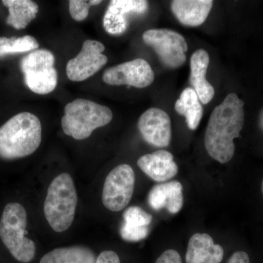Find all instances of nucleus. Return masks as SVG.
<instances>
[{"label":"nucleus","mask_w":263,"mask_h":263,"mask_svg":"<svg viewBox=\"0 0 263 263\" xmlns=\"http://www.w3.org/2000/svg\"><path fill=\"white\" fill-rule=\"evenodd\" d=\"M39 47L37 40L30 35L21 37H0V58L7 55L24 53Z\"/></svg>","instance_id":"nucleus-21"},{"label":"nucleus","mask_w":263,"mask_h":263,"mask_svg":"<svg viewBox=\"0 0 263 263\" xmlns=\"http://www.w3.org/2000/svg\"><path fill=\"white\" fill-rule=\"evenodd\" d=\"M96 263H121L118 254L114 251H104L97 258Z\"/></svg>","instance_id":"nucleus-26"},{"label":"nucleus","mask_w":263,"mask_h":263,"mask_svg":"<svg viewBox=\"0 0 263 263\" xmlns=\"http://www.w3.org/2000/svg\"><path fill=\"white\" fill-rule=\"evenodd\" d=\"M138 166L151 179L157 182L173 179L179 171L174 156L166 150L156 151L142 156L138 159Z\"/></svg>","instance_id":"nucleus-13"},{"label":"nucleus","mask_w":263,"mask_h":263,"mask_svg":"<svg viewBox=\"0 0 263 263\" xmlns=\"http://www.w3.org/2000/svg\"><path fill=\"white\" fill-rule=\"evenodd\" d=\"M78 196L73 179L67 173L57 176L48 189L44 214L50 227L62 233L72 226L75 218Z\"/></svg>","instance_id":"nucleus-4"},{"label":"nucleus","mask_w":263,"mask_h":263,"mask_svg":"<svg viewBox=\"0 0 263 263\" xmlns=\"http://www.w3.org/2000/svg\"><path fill=\"white\" fill-rule=\"evenodd\" d=\"M3 4L9 10L7 24L16 29L26 28L39 11L38 5L31 0H4Z\"/></svg>","instance_id":"nucleus-20"},{"label":"nucleus","mask_w":263,"mask_h":263,"mask_svg":"<svg viewBox=\"0 0 263 263\" xmlns=\"http://www.w3.org/2000/svg\"><path fill=\"white\" fill-rule=\"evenodd\" d=\"M245 103L230 93L216 106L209 118L205 133L209 155L221 164L230 162L235 154V138L240 136L245 124Z\"/></svg>","instance_id":"nucleus-1"},{"label":"nucleus","mask_w":263,"mask_h":263,"mask_svg":"<svg viewBox=\"0 0 263 263\" xmlns=\"http://www.w3.org/2000/svg\"><path fill=\"white\" fill-rule=\"evenodd\" d=\"M148 202L155 211L166 209L172 214L179 213L183 205L182 184L177 181L155 185L148 195Z\"/></svg>","instance_id":"nucleus-14"},{"label":"nucleus","mask_w":263,"mask_h":263,"mask_svg":"<svg viewBox=\"0 0 263 263\" xmlns=\"http://www.w3.org/2000/svg\"><path fill=\"white\" fill-rule=\"evenodd\" d=\"M175 110L186 118V124L192 130L197 129L203 115V108L198 96L195 90L190 87L181 92L179 100L175 104Z\"/></svg>","instance_id":"nucleus-19"},{"label":"nucleus","mask_w":263,"mask_h":263,"mask_svg":"<svg viewBox=\"0 0 263 263\" xmlns=\"http://www.w3.org/2000/svg\"><path fill=\"white\" fill-rule=\"evenodd\" d=\"M210 57L206 51L198 49L194 52L190 60L191 73L190 83L198 96L200 103L208 104L215 95L214 86L206 80V72Z\"/></svg>","instance_id":"nucleus-15"},{"label":"nucleus","mask_w":263,"mask_h":263,"mask_svg":"<svg viewBox=\"0 0 263 263\" xmlns=\"http://www.w3.org/2000/svg\"><path fill=\"white\" fill-rule=\"evenodd\" d=\"M138 127L143 140L152 146L165 148L171 143V118L162 109H148L140 117Z\"/></svg>","instance_id":"nucleus-11"},{"label":"nucleus","mask_w":263,"mask_h":263,"mask_svg":"<svg viewBox=\"0 0 263 263\" xmlns=\"http://www.w3.org/2000/svg\"><path fill=\"white\" fill-rule=\"evenodd\" d=\"M143 40L155 50L164 67L178 68L186 62L188 45L179 33L168 29H152L143 33Z\"/></svg>","instance_id":"nucleus-7"},{"label":"nucleus","mask_w":263,"mask_h":263,"mask_svg":"<svg viewBox=\"0 0 263 263\" xmlns=\"http://www.w3.org/2000/svg\"><path fill=\"white\" fill-rule=\"evenodd\" d=\"M100 0H71L69 2V10L71 17L77 22H82L87 18L90 7L100 4Z\"/></svg>","instance_id":"nucleus-23"},{"label":"nucleus","mask_w":263,"mask_h":263,"mask_svg":"<svg viewBox=\"0 0 263 263\" xmlns=\"http://www.w3.org/2000/svg\"><path fill=\"white\" fill-rule=\"evenodd\" d=\"M149 233L148 227H136L123 223L120 228V235L123 240L138 242L145 239Z\"/></svg>","instance_id":"nucleus-24"},{"label":"nucleus","mask_w":263,"mask_h":263,"mask_svg":"<svg viewBox=\"0 0 263 263\" xmlns=\"http://www.w3.org/2000/svg\"><path fill=\"white\" fill-rule=\"evenodd\" d=\"M94 251L84 246L53 249L45 254L40 263H96Z\"/></svg>","instance_id":"nucleus-18"},{"label":"nucleus","mask_w":263,"mask_h":263,"mask_svg":"<svg viewBox=\"0 0 263 263\" xmlns=\"http://www.w3.org/2000/svg\"><path fill=\"white\" fill-rule=\"evenodd\" d=\"M262 195H263V180H262Z\"/></svg>","instance_id":"nucleus-28"},{"label":"nucleus","mask_w":263,"mask_h":263,"mask_svg":"<svg viewBox=\"0 0 263 263\" xmlns=\"http://www.w3.org/2000/svg\"><path fill=\"white\" fill-rule=\"evenodd\" d=\"M148 8L144 0H112L104 15V29L112 35H120L127 30V15L143 14Z\"/></svg>","instance_id":"nucleus-12"},{"label":"nucleus","mask_w":263,"mask_h":263,"mask_svg":"<svg viewBox=\"0 0 263 263\" xmlns=\"http://www.w3.org/2000/svg\"><path fill=\"white\" fill-rule=\"evenodd\" d=\"M155 263H182V260L177 251L167 249L161 254Z\"/></svg>","instance_id":"nucleus-25"},{"label":"nucleus","mask_w":263,"mask_h":263,"mask_svg":"<svg viewBox=\"0 0 263 263\" xmlns=\"http://www.w3.org/2000/svg\"><path fill=\"white\" fill-rule=\"evenodd\" d=\"M136 176L130 165L122 164L112 170L104 183L102 200L111 212H120L127 206L134 193Z\"/></svg>","instance_id":"nucleus-8"},{"label":"nucleus","mask_w":263,"mask_h":263,"mask_svg":"<svg viewBox=\"0 0 263 263\" xmlns=\"http://www.w3.org/2000/svg\"><path fill=\"white\" fill-rule=\"evenodd\" d=\"M213 3L212 0H174L171 10L180 23L187 27H199L206 20Z\"/></svg>","instance_id":"nucleus-17"},{"label":"nucleus","mask_w":263,"mask_h":263,"mask_svg":"<svg viewBox=\"0 0 263 263\" xmlns=\"http://www.w3.org/2000/svg\"><path fill=\"white\" fill-rule=\"evenodd\" d=\"M42 141V126L34 114H16L0 127V160L25 158L37 151Z\"/></svg>","instance_id":"nucleus-2"},{"label":"nucleus","mask_w":263,"mask_h":263,"mask_svg":"<svg viewBox=\"0 0 263 263\" xmlns=\"http://www.w3.org/2000/svg\"><path fill=\"white\" fill-rule=\"evenodd\" d=\"M124 222L129 226L148 227L152 221V216L138 206H131L123 214Z\"/></svg>","instance_id":"nucleus-22"},{"label":"nucleus","mask_w":263,"mask_h":263,"mask_svg":"<svg viewBox=\"0 0 263 263\" xmlns=\"http://www.w3.org/2000/svg\"><path fill=\"white\" fill-rule=\"evenodd\" d=\"M223 257L222 247L215 245L206 233H195L189 240L186 263H220Z\"/></svg>","instance_id":"nucleus-16"},{"label":"nucleus","mask_w":263,"mask_h":263,"mask_svg":"<svg viewBox=\"0 0 263 263\" xmlns=\"http://www.w3.org/2000/svg\"><path fill=\"white\" fill-rule=\"evenodd\" d=\"M228 263H250L248 254L238 251L230 257Z\"/></svg>","instance_id":"nucleus-27"},{"label":"nucleus","mask_w":263,"mask_h":263,"mask_svg":"<svg viewBox=\"0 0 263 263\" xmlns=\"http://www.w3.org/2000/svg\"><path fill=\"white\" fill-rule=\"evenodd\" d=\"M105 49L103 43L86 40L79 54L67 62L66 73L68 79L80 82L97 73L108 62V58L103 54Z\"/></svg>","instance_id":"nucleus-9"},{"label":"nucleus","mask_w":263,"mask_h":263,"mask_svg":"<svg viewBox=\"0 0 263 263\" xmlns=\"http://www.w3.org/2000/svg\"><path fill=\"white\" fill-rule=\"evenodd\" d=\"M55 58L46 49L35 50L21 61L24 81L33 92L47 95L56 89L58 73L54 67Z\"/></svg>","instance_id":"nucleus-6"},{"label":"nucleus","mask_w":263,"mask_h":263,"mask_svg":"<svg viewBox=\"0 0 263 263\" xmlns=\"http://www.w3.org/2000/svg\"><path fill=\"white\" fill-rule=\"evenodd\" d=\"M155 78L149 64L143 59H136L107 69L104 72L103 80L112 86L128 85L141 89L150 86Z\"/></svg>","instance_id":"nucleus-10"},{"label":"nucleus","mask_w":263,"mask_h":263,"mask_svg":"<svg viewBox=\"0 0 263 263\" xmlns=\"http://www.w3.org/2000/svg\"><path fill=\"white\" fill-rule=\"evenodd\" d=\"M113 113L107 106L85 99L67 103L62 118V130L74 139H86L98 128L111 122Z\"/></svg>","instance_id":"nucleus-5"},{"label":"nucleus","mask_w":263,"mask_h":263,"mask_svg":"<svg viewBox=\"0 0 263 263\" xmlns=\"http://www.w3.org/2000/svg\"><path fill=\"white\" fill-rule=\"evenodd\" d=\"M27 212L21 202H7L0 214V241L11 257L21 263L32 262L36 246L27 237Z\"/></svg>","instance_id":"nucleus-3"}]
</instances>
